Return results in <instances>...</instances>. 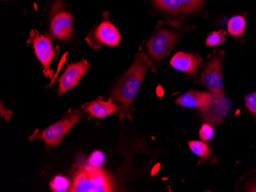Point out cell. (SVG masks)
<instances>
[{
  "label": "cell",
  "mask_w": 256,
  "mask_h": 192,
  "mask_svg": "<svg viewBox=\"0 0 256 192\" xmlns=\"http://www.w3.org/2000/svg\"><path fill=\"white\" fill-rule=\"evenodd\" d=\"M246 190L248 191V192H256V179L253 181V182H252L250 185H248Z\"/></svg>",
  "instance_id": "obj_23"
},
{
  "label": "cell",
  "mask_w": 256,
  "mask_h": 192,
  "mask_svg": "<svg viewBox=\"0 0 256 192\" xmlns=\"http://www.w3.org/2000/svg\"><path fill=\"white\" fill-rule=\"evenodd\" d=\"M153 63L144 53H140L129 69L115 84L110 93L112 100L118 104L119 120H123L126 111L138 96L144 78Z\"/></svg>",
  "instance_id": "obj_1"
},
{
  "label": "cell",
  "mask_w": 256,
  "mask_h": 192,
  "mask_svg": "<svg viewBox=\"0 0 256 192\" xmlns=\"http://www.w3.org/2000/svg\"><path fill=\"white\" fill-rule=\"evenodd\" d=\"M68 181L66 178L58 176L52 182L50 186L53 192H66L68 189Z\"/></svg>",
  "instance_id": "obj_18"
},
{
  "label": "cell",
  "mask_w": 256,
  "mask_h": 192,
  "mask_svg": "<svg viewBox=\"0 0 256 192\" xmlns=\"http://www.w3.org/2000/svg\"><path fill=\"white\" fill-rule=\"evenodd\" d=\"M224 52H218L211 58L202 73L201 84L205 85L212 94V98L226 97L222 82V58Z\"/></svg>",
  "instance_id": "obj_5"
},
{
  "label": "cell",
  "mask_w": 256,
  "mask_h": 192,
  "mask_svg": "<svg viewBox=\"0 0 256 192\" xmlns=\"http://www.w3.org/2000/svg\"><path fill=\"white\" fill-rule=\"evenodd\" d=\"M82 117V115L79 112H72L71 114H68L62 120L54 123L42 131L34 130L28 140L33 141L42 140L48 146H57L61 143L69 130L76 125Z\"/></svg>",
  "instance_id": "obj_3"
},
{
  "label": "cell",
  "mask_w": 256,
  "mask_h": 192,
  "mask_svg": "<svg viewBox=\"0 0 256 192\" xmlns=\"http://www.w3.org/2000/svg\"><path fill=\"white\" fill-rule=\"evenodd\" d=\"M28 42L32 44L34 54L43 66V73L46 77H51L53 71L50 64L54 58V50L51 40L48 37L41 35L37 30L30 31Z\"/></svg>",
  "instance_id": "obj_7"
},
{
  "label": "cell",
  "mask_w": 256,
  "mask_h": 192,
  "mask_svg": "<svg viewBox=\"0 0 256 192\" xmlns=\"http://www.w3.org/2000/svg\"><path fill=\"white\" fill-rule=\"evenodd\" d=\"M158 9L166 13L178 15L189 13L182 0H152Z\"/></svg>",
  "instance_id": "obj_14"
},
{
  "label": "cell",
  "mask_w": 256,
  "mask_h": 192,
  "mask_svg": "<svg viewBox=\"0 0 256 192\" xmlns=\"http://www.w3.org/2000/svg\"><path fill=\"white\" fill-rule=\"evenodd\" d=\"M204 59L200 56L191 53L180 52L174 54L170 60V65L174 69L184 71L188 75L196 74L199 67L202 65Z\"/></svg>",
  "instance_id": "obj_11"
},
{
  "label": "cell",
  "mask_w": 256,
  "mask_h": 192,
  "mask_svg": "<svg viewBox=\"0 0 256 192\" xmlns=\"http://www.w3.org/2000/svg\"><path fill=\"white\" fill-rule=\"evenodd\" d=\"M246 104L252 114L256 115V91L248 94L246 97Z\"/></svg>",
  "instance_id": "obj_22"
},
{
  "label": "cell",
  "mask_w": 256,
  "mask_h": 192,
  "mask_svg": "<svg viewBox=\"0 0 256 192\" xmlns=\"http://www.w3.org/2000/svg\"><path fill=\"white\" fill-rule=\"evenodd\" d=\"M113 186L110 178L100 167L88 164L78 169L69 188L70 192H108Z\"/></svg>",
  "instance_id": "obj_2"
},
{
  "label": "cell",
  "mask_w": 256,
  "mask_h": 192,
  "mask_svg": "<svg viewBox=\"0 0 256 192\" xmlns=\"http://www.w3.org/2000/svg\"><path fill=\"white\" fill-rule=\"evenodd\" d=\"M232 110L231 101L226 97L221 99L212 98V102L208 110L204 114L206 121L218 125L228 117Z\"/></svg>",
  "instance_id": "obj_12"
},
{
  "label": "cell",
  "mask_w": 256,
  "mask_h": 192,
  "mask_svg": "<svg viewBox=\"0 0 256 192\" xmlns=\"http://www.w3.org/2000/svg\"><path fill=\"white\" fill-rule=\"evenodd\" d=\"M50 11V35L60 41H68L72 35L73 18L62 0H54Z\"/></svg>",
  "instance_id": "obj_4"
},
{
  "label": "cell",
  "mask_w": 256,
  "mask_h": 192,
  "mask_svg": "<svg viewBox=\"0 0 256 192\" xmlns=\"http://www.w3.org/2000/svg\"><path fill=\"white\" fill-rule=\"evenodd\" d=\"M228 33L234 36H240L245 31L246 19L242 15H235L232 17L227 25Z\"/></svg>",
  "instance_id": "obj_15"
},
{
  "label": "cell",
  "mask_w": 256,
  "mask_h": 192,
  "mask_svg": "<svg viewBox=\"0 0 256 192\" xmlns=\"http://www.w3.org/2000/svg\"><path fill=\"white\" fill-rule=\"evenodd\" d=\"M226 32L224 30L214 31L207 37L206 44L207 46L214 47L222 44L226 41Z\"/></svg>",
  "instance_id": "obj_17"
},
{
  "label": "cell",
  "mask_w": 256,
  "mask_h": 192,
  "mask_svg": "<svg viewBox=\"0 0 256 192\" xmlns=\"http://www.w3.org/2000/svg\"><path fill=\"white\" fill-rule=\"evenodd\" d=\"M90 67V64L84 59L78 62L69 64L58 81L60 83L58 90V94L62 95L71 89L74 88L78 84L80 79L84 77Z\"/></svg>",
  "instance_id": "obj_9"
},
{
  "label": "cell",
  "mask_w": 256,
  "mask_h": 192,
  "mask_svg": "<svg viewBox=\"0 0 256 192\" xmlns=\"http://www.w3.org/2000/svg\"><path fill=\"white\" fill-rule=\"evenodd\" d=\"M212 102V95L210 91L190 90L176 100V104L186 108H197L202 114L208 110Z\"/></svg>",
  "instance_id": "obj_10"
},
{
  "label": "cell",
  "mask_w": 256,
  "mask_h": 192,
  "mask_svg": "<svg viewBox=\"0 0 256 192\" xmlns=\"http://www.w3.org/2000/svg\"><path fill=\"white\" fill-rule=\"evenodd\" d=\"M86 40L94 48H99L104 44L115 47L120 43V35L108 18L104 17L103 21L90 33Z\"/></svg>",
  "instance_id": "obj_8"
},
{
  "label": "cell",
  "mask_w": 256,
  "mask_h": 192,
  "mask_svg": "<svg viewBox=\"0 0 256 192\" xmlns=\"http://www.w3.org/2000/svg\"><path fill=\"white\" fill-rule=\"evenodd\" d=\"M188 145H189L191 151L196 156H200L202 159H207L210 156V149L208 147V145L204 142L190 141L188 143Z\"/></svg>",
  "instance_id": "obj_16"
},
{
  "label": "cell",
  "mask_w": 256,
  "mask_h": 192,
  "mask_svg": "<svg viewBox=\"0 0 256 192\" xmlns=\"http://www.w3.org/2000/svg\"><path fill=\"white\" fill-rule=\"evenodd\" d=\"M86 111L92 117L106 118L112 114L118 113L119 108L116 104L112 103V100L106 101L98 98L86 105Z\"/></svg>",
  "instance_id": "obj_13"
},
{
  "label": "cell",
  "mask_w": 256,
  "mask_h": 192,
  "mask_svg": "<svg viewBox=\"0 0 256 192\" xmlns=\"http://www.w3.org/2000/svg\"><path fill=\"white\" fill-rule=\"evenodd\" d=\"M182 2L190 13L200 8L204 0H182Z\"/></svg>",
  "instance_id": "obj_20"
},
{
  "label": "cell",
  "mask_w": 256,
  "mask_h": 192,
  "mask_svg": "<svg viewBox=\"0 0 256 192\" xmlns=\"http://www.w3.org/2000/svg\"><path fill=\"white\" fill-rule=\"evenodd\" d=\"M104 156L103 153L100 152H94L89 158V164L96 167H100L102 163H104Z\"/></svg>",
  "instance_id": "obj_21"
},
{
  "label": "cell",
  "mask_w": 256,
  "mask_h": 192,
  "mask_svg": "<svg viewBox=\"0 0 256 192\" xmlns=\"http://www.w3.org/2000/svg\"><path fill=\"white\" fill-rule=\"evenodd\" d=\"M178 38V34L175 31L165 28H159L146 44L151 58L156 61H162L169 54Z\"/></svg>",
  "instance_id": "obj_6"
},
{
  "label": "cell",
  "mask_w": 256,
  "mask_h": 192,
  "mask_svg": "<svg viewBox=\"0 0 256 192\" xmlns=\"http://www.w3.org/2000/svg\"><path fill=\"white\" fill-rule=\"evenodd\" d=\"M214 128L208 123H204L200 130V138L204 142L210 141L214 137Z\"/></svg>",
  "instance_id": "obj_19"
}]
</instances>
